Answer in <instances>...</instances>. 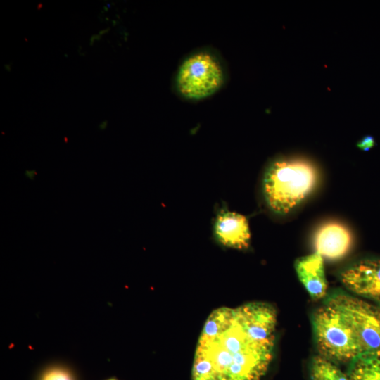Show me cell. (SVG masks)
Masks as SVG:
<instances>
[{"label": "cell", "mask_w": 380, "mask_h": 380, "mask_svg": "<svg viewBox=\"0 0 380 380\" xmlns=\"http://www.w3.org/2000/svg\"><path fill=\"white\" fill-rule=\"evenodd\" d=\"M313 242L315 252L323 258L336 260L348 253L353 245V236L344 224L329 222L317 229Z\"/></svg>", "instance_id": "ba28073f"}, {"label": "cell", "mask_w": 380, "mask_h": 380, "mask_svg": "<svg viewBox=\"0 0 380 380\" xmlns=\"http://www.w3.org/2000/svg\"><path fill=\"white\" fill-rule=\"evenodd\" d=\"M319 355L335 362L350 363L362 354L351 328L340 312L324 303L312 319Z\"/></svg>", "instance_id": "277c9868"}, {"label": "cell", "mask_w": 380, "mask_h": 380, "mask_svg": "<svg viewBox=\"0 0 380 380\" xmlns=\"http://www.w3.org/2000/svg\"><path fill=\"white\" fill-rule=\"evenodd\" d=\"M309 374L310 380H349L347 374L336 363L319 355L312 359Z\"/></svg>", "instance_id": "8fae6325"}, {"label": "cell", "mask_w": 380, "mask_h": 380, "mask_svg": "<svg viewBox=\"0 0 380 380\" xmlns=\"http://www.w3.org/2000/svg\"><path fill=\"white\" fill-rule=\"evenodd\" d=\"M342 284L354 294L380 307V259L359 260L339 274Z\"/></svg>", "instance_id": "8992f818"}, {"label": "cell", "mask_w": 380, "mask_h": 380, "mask_svg": "<svg viewBox=\"0 0 380 380\" xmlns=\"http://www.w3.org/2000/svg\"><path fill=\"white\" fill-rule=\"evenodd\" d=\"M338 310L351 328L363 353L380 352V307L343 292L325 302Z\"/></svg>", "instance_id": "5b68a950"}, {"label": "cell", "mask_w": 380, "mask_h": 380, "mask_svg": "<svg viewBox=\"0 0 380 380\" xmlns=\"http://www.w3.org/2000/svg\"><path fill=\"white\" fill-rule=\"evenodd\" d=\"M317 181L315 166L302 158H277L269 163L261 181V195L267 210L285 215L312 191Z\"/></svg>", "instance_id": "7a4b0ae2"}, {"label": "cell", "mask_w": 380, "mask_h": 380, "mask_svg": "<svg viewBox=\"0 0 380 380\" xmlns=\"http://www.w3.org/2000/svg\"><path fill=\"white\" fill-rule=\"evenodd\" d=\"M42 380H72V378L68 372L56 368L46 372Z\"/></svg>", "instance_id": "7c38bea8"}, {"label": "cell", "mask_w": 380, "mask_h": 380, "mask_svg": "<svg viewBox=\"0 0 380 380\" xmlns=\"http://www.w3.org/2000/svg\"><path fill=\"white\" fill-rule=\"evenodd\" d=\"M108 380H117V379H115L114 378H112V379H108Z\"/></svg>", "instance_id": "9a60e30c"}, {"label": "cell", "mask_w": 380, "mask_h": 380, "mask_svg": "<svg viewBox=\"0 0 380 380\" xmlns=\"http://www.w3.org/2000/svg\"><path fill=\"white\" fill-rule=\"evenodd\" d=\"M226 71L222 60L211 51L201 49L188 55L175 77L177 93L189 100L210 96L224 84Z\"/></svg>", "instance_id": "3957f363"}, {"label": "cell", "mask_w": 380, "mask_h": 380, "mask_svg": "<svg viewBox=\"0 0 380 380\" xmlns=\"http://www.w3.org/2000/svg\"><path fill=\"white\" fill-rule=\"evenodd\" d=\"M106 124H107V122H106V121L103 122H102V123L101 124V125H100V128H101V129L106 128Z\"/></svg>", "instance_id": "5bb4252c"}, {"label": "cell", "mask_w": 380, "mask_h": 380, "mask_svg": "<svg viewBox=\"0 0 380 380\" xmlns=\"http://www.w3.org/2000/svg\"><path fill=\"white\" fill-rule=\"evenodd\" d=\"M213 234L215 241L224 247L246 250L251 243V231L246 216L220 208L213 221Z\"/></svg>", "instance_id": "52a82bcc"}, {"label": "cell", "mask_w": 380, "mask_h": 380, "mask_svg": "<svg viewBox=\"0 0 380 380\" xmlns=\"http://www.w3.org/2000/svg\"><path fill=\"white\" fill-rule=\"evenodd\" d=\"M277 322L266 302L213 310L196 346L191 380H262L274 358Z\"/></svg>", "instance_id": "6da1fadb"}, {"label": "cell", "mask_w": 380, "mask_h": 380, "mask_svg": "<svg viewBox=\"0 0 380 380\" xmlns=\"http://www.w3.org/2000/svg\"><path fill=\"white\" fill-rule=\"evenodd\" d=\"M349 380H380V352L363 353L349 363Z\"/></svg>", "instance_id": "30bf717a"}, {"label": "cell", "mask_w": 380, "mask_h": 380, "mask_svg": "<svg viewBox=\"0 0 380 380\" xmlns=\"http://www.w3.org/2000/svg\"><path fill=\"white\" fill-rule=\"evenodd\" d=\"M294 267L298 279L313 300L325 297L328 286L324 258L319 253L315 252L296 259Z\"/></svg>", "instance_id": "9c48e42d"}, {"label": "cell", "mask_w": 380, "mask_h": 380, "mask_svg": "<svg viewBox=\"0 0 380 380\" xmlns=\"http://www.w3.org/2000/svg\"><path fill=\"white\" fill-rule=\"evenodd\" d=\"M374 140L372 137H366L357 143V147L364 151H367L373 147Z\"/></svg>", "instance_id": "4fadbf2b"}]
</instances>
